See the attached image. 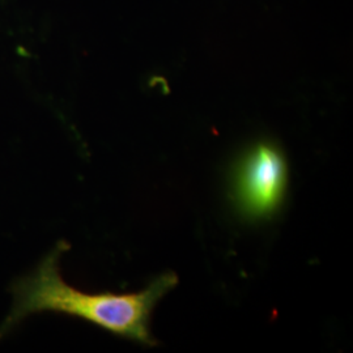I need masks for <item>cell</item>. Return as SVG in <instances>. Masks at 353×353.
Instances as JSON below:
<instances>
[{
    "mask_svg": "<svg viewBox=\"0 0 353 353\" xmlns=\"http://www.w3.org/2000/svg\"><path fill=\"white\" fill-rule=\"evenodd\" d=\"M68 249L70 245L61 241L32 272L13 281L12 305L0 325V339L28 316L52 312L84 319L127 341L156 345L151 334L152 313L165 294L178 285L176 274H164L135 293H88L76 290L61 275V258Z\"/></svg>",
    "mask_w": 353,
    "mask_h": 353,
    "instance_id": "1",
    "label": "cell"
},
{
    "mask_svg": "<svg viewBox=\"0 0 353 353\" xmlns=\"http://www.w3.org/2000/svg\"><path fill=\"white\" fill-rule=\"evenodd\" d=\"M288 186V166L283 151L271 141H259L234 165L232 199L245 219L263 221L278 212Z\"/></svg>",
    "mask_w": 353,
    "mask_h": 353,
    "instance_id": "2",
    "label": "cell"
}]
</instances>
